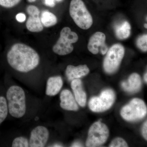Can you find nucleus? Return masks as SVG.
Returning a JSON list of instances; mask_svg holds the SVG:
<instances>
[{
    "mask_svg": "<svg viewBox=\"0 0 147 147\" xmlns=\"http://www.w3.org/2000/svg\"><path fill=\"white\" fill-rule=\"evenodd\" d=\"M30 146L28 140L26 137H19L13 139L12 147H27Z\"/></svg>",
    "mask_w": 147,
    "mask_h": 147,
    "instance_id": "obj_20",
    "label": "nucleus"
},
{
    "mask_svg": "<svg viewBox=\"0 0 147 147\" xmlns=\"http://www.w3.org/2000/svg\"><path fill=\"white\" fill-rule=\"evenodd\" d=\"M142 134L143 137L146 140H147V121L145 122L142 128Z\"/></svg>",
    "mask_w": 147,
    "mask_h": 147,
    "instance_id": "obj_25",
    "label": "nucleus"
},
{
    "mask_svg": "<svg viewBox=\"0 0 147 147\" xmlns=\"http://www.w3.org/2000/svg\"><path fill=\"white\" fill-rule=\"evenodd\" d=\"M16 19L17 21L19 22H24L26 21V16L24 13H18L16 15Z\"/></svg>",
    "mask_w": 147,
    "mask_h": 147,
    "instance_id": "obj_24",
    "label": "nucleus"
},
{
    "mask_svg": "<svg viewBox=\"0 0 147 147\" xmlns=\"http://www.w3.org/2000/svg\"><path fill=\"white\" fill-rule=\"evenodd\" d=\"M69 12L74 23L81 29L88 30L92 26V17L82 0H71Z\"/></svg>",
    "mask_w": 147,
    "mask_h": 147,
    "instance_id": "obj_3",
    "label": "nucleus"
},
{
    "mask_svg": "<svg viewBox=\"0 0 147 147\" xmlns=\"http://www.w3.org/2000/svg\"><path fill=\"white\" fill-rule=\"evenodd\" d=\"M28 1L30 3H33L36 0H28Z\"/></svg>",
    "mask_w": 147,
    "mask_h": 147,
    "instance_id": "obj_29",
    "label": "nucleus"
},
{
    "mask_svg": "<svg viewBox=\"0 0 147 147\" xmlns=\"http://www.w3.org/2000/svg\"><path fill=\"white\" fill-rule=\"evenodd\" d=\"M147 24H144V27H145V28H146V29L147 28Z\"/></svg>",
    "mask_w": 147,
    "mask_h": 147,
    "instance_id": "obj_30",
    "label": "nucleus"
},
{
    "mask_svg": "<svg viewBox=\"0 0 147 147\" xmlns=\"http://www.w3.org/2000/svg\"><path fill=\"white\" fill-rule=\"evenodd\" d=\"M49 130L45 127L39 125L31 132L29 145L31 147H45L49 137Z\"/></svg>",
    "mask_w": 147,
    "mask_h": 147,
    "instance_id": "obj_10",
    "label": "nucleus"
},
{
    "mask_svg": "<svg viewBox=\"0 0 147 147\" xmlns=\"http://www.w3.org/2000/svg\"><path fill=\"white\" fill-rule=\"evenodd\" d=\"M8 112L16 118H21L26 111V96L21 87L13 86L9 87L6 93Z\"/></svg>",
    "mask_w": 147,
    "mask_h": 147,
    "instance_id": "obj_2",
    "label": "nucleus"
},
{
    "mask_svg": "<svg viewBox=\"0 0 147 147\" xmlns=\"http://www.w3.org/2000/svg\"><path fill=\"white\" fill-rule=\"evenodd\" d=\"M142 80L138 74H132L129 77L127 82L122 83L121 86L126 92L131 93L139 91L142 87Z\"/></svg>",
    "mask_w": 147,
    "mask_h": 147,
    "instance_id": "obj_15",
    "label": "nucleus"
},
{
    "mask_svg": "<svg viewBox=\"0 0 147 147\" xmlns=\"http://www.w3.org/2000/svg\"><path fill=\"white\" fill-rule=\"evenodd\" d=\"M89 72V68L86 65L77 66L69 65L66 69L65 74L67 79L71 81L86 76Z\"/></svg>",
    "mask_w": 147,
    "mask_h": 147,
    "instance_id": "obj_14",
    "label": "nucleus"
},
{
    "mask_svg": "<svg viewBox=\"0 0 147 147\" xmlns=\"http://www.w3.org/2000/svg\"><path fill=\"white\" fill-rule=\"evenodd\" d=\"M137 45L143 52L147 51V35L144 34L138 38L137 40Z\"/></svg>",
    "mask_w": 147,
    "mask_h": 147,
    "instance_id": "obj_21",
    "label": "nucleus"
},
{
    "mask_svg": "<svg viewBox=\"0 0 147 147\" xmlns=\"http://www.w3.org/2000/svg\"><path fill=\"white\" fill-rule=\"evenodd\" d=\"M63 81L60 76L50 77L47 80L45 94L50 96H55L60 91Z\"/></svg>",
    "mask_w": 147,
    "mask_h": 147,
    "instance_id": "obj_16",
    "label": "nucleus"
},
{
    "mask_svg": "<svg viewBox=\"0 0 147 147\" xmlns=\"http://www.w3.org/2000/svg\"><path fill=\"white\" fill-rule=\"evenodd\" d=\"M40 19L42 26L47 28L53 26L57 23V16L47 11L42 12Z\"/></svg>",
    "mask_w": 147,
    "mask_h": 147,
    "instance_id": "obj_18",
    "label": "nucleus"
},
{
    "mask_svg": "<svg viewBox=\"0 0 147 147\" xmlns=\"http://www.w3.org/2000/svg\"><path fill=\"white\" fill-rule=\"evenodd\" d=\"M147 73H146L145 74L144 76V81H145V82H146V83H147Z\"/></svg>",
    "mask_w": 147,
    "mask_h": 147,
    "instance_id": "obj_28",
    "label": "nucleus"
},
{
    "mask_svg": "<svg viewBox=\"0 0 147 147\" xmlns=\"http://www.w3.org/2000/svg\"><path fill=\"white\" fill-rule=\"evenodd\" d=\"M128 145L126 142L122 138H117L114 139L109 145L111 147H128Z\"/></svg>",
    "mask_w": 147,
    "mask_h": 147,
    "instance_id": "obj_22",
    "label": "nucleus"
},
{
    "mask_svg": "<svg viewBox=\"0 0 147 147\" xmlns=\"http://www.w3.org/2000/svg\"><path fill=\"white\" fill-rule=\"evenodd\" d=\"M21 0H0V5L5 8H11L15 6Z\"/></svg>",
    "mask_w": 147,
    "mask_h": 147,
    "instance_id": "obj_23",
    "label": "nucleus"
},
{
    "mask_svg": "<svg viewBox=\"0 0 147 147\" xmlns=\"http://www.w3.org/2000/svg\"><path fill=\"white\" fill-rule=\"evenodd\" d=\"M72 147H82V144H81L79 142H76V143H74L72 146Z\"/></svg>",
    "mask_w": 147,
    "mask_h": 147,
    "instance_id": "obj_27",
    "label": "nucleus"
},
{
    "mask_svg": "<svg viewBox=\"0 0 147 147\" xmlns=\"http://www.w3.org/2000/svg\"><path fill=\"white\" fill-rule=\"evenodd\" d=\"M131 26L127 21H125L115 27L116 36L119 39H126L130 36Z\"/></svg>",
    "mask_w": 147,
    "mask_h": 147,
    "instance_id": "obj_17",
    "label": "nucleus"
},
{
    "mask_svg": "<svg viewBox=\"0 0 147 147\" xmlns=\"http://www.w3.org/2000/svg\"><path fill=\"white\" fill-rule=\"evenodd\" d=\"M61 108L68 111H76L79 109L77 102L71 92L68 90H64L60 94Z\"/></svg>",
    "mask_w": 147,
    "mask_h": 147,
    "instance_id": "obj_12",
    "label": "nucleus"
},
{
    "mask_svg": "<svg viewBox=\"0 0 147 147\" xmlns=\"http://www.w3.org/2000/svg\"><path fill=\"white\" fill-rule=\"evenodd\" d=\"M7 59L12 68L24 73L36 68L40 60L38 53L34 49L21 43H16L11 46L7 53Z\"/></svg>",
    "mask_w": 147,
    "mask_h": 147,
    "instance_id": "obj_1",
    "label": "nucleus"
},
{
    "mask_svg": "<svg viewBox=\"0 0 147 147\" xmlns=\"http://www.w3.org/2000/svg\"><path fill=\"white\" fill-rule=\"evenodd\" d=\"M147 109L145 102L142 99L135 98L124 106L121 115L125 120L135 121L144 118L147 115Z\"/></svg>",
    "mask_w": 147,
    "mask_h": 147,
    "instance_id": "obj_6",
    "label": "nucleus"
},
{
    "mask_svg": "<svg viewBox=\"0 0 147 147\" xmlns=\"http://www.w3.org/2000/svg\"><path fill=\"white\" fill-rule=\"evenodd\" d=\"M100 121L96 122L90 127L86 142L87 147L99 146L107 141L109 136V129Z\"/></svg>",
    "mask_w": 147,
    "mask_h": 147,
    "instance_id": "obj_7",
    "label": "nucleus"
},
{
    "mask_svg": "<svg viewBox=\"0 0 147 147\" xmlns=\"http://www.w3.org/2000/svg\"><path fill=\"white\" fill-rule=\"evenodd\" d=\"M71 86L76 102L82 107H85L86 103V94L83 88L82 81L79 79H74L71 81Z\"/></svg>",
    "mask_w": 147,
    "mask_h": 147,
    "instance_id": "obj_13",
    "label": "nucleus"
},
{
    "mask_svg": "<svg viewBox=\"0 0 147 147\" xmlns=\"http://www.w3.org/2000/svg\"><path fill=\"white\" fill-rule=\"evenodd\" d=\"M125 54V48L120 44L113 45L107 52L104 61L103 68L106 73L111 74L119 68Z\"/></svg>",
    "mask_w": 147,
    "mask_h": 147,
    "instance_id": "obj_5",
    "label": "nucleus"
},
{
    "mask_svg": "<svg viewBox=\"0 0 147 147\" xmlns=\"http://www.w3.org/2000/svg\"><path fill=\"white\" fill-rule=\"evenodd\" d=\"M106 36L101 32H96L90 38L88 43L89 51L94 55H97L100 51L102 55L108 52V46L105 44Z\"/></svg>",
    "mask_w": 147,
    "mask_h": 147,
    "instance_id": "obj_9",
    "label": "nucleus"
},
{
    "mask_svg": "<svg viewBox=\"0 0 147 147\" xmlns=\"http://www.w3.org/2000/svg\"><path fill=\"white\" fill-rule=\"evenodd\" d=\"M115 98V94L114 91L111 89L105 90L99 96L91 98L89 106L93 112L101 113L110 109L114 104Z\"/></svg>",
    "mask_w": 147,
    "mask_h": 147,
    "instance_id": "obj_8",
    "label": "nucleus"
},
{
    "mask_svg": "<svg viewBox=\"0 0 147 147\" xmlns=\"http://www.w3.org/2000/svg\"><path fill=\"white\" fill-rule=\"evenodd\" d=\"M8 113V107L6 99L3 96H0V125L6 118Z\"/></svg>",
    "mask_w": 147,
    "mask_h": 147,
    "instance_id": "obj_19",
    "label": "nucleus"
},
{
    "mask_svg": "<svg viewBox=\"0 0 147 147\" xmlns=\"http://www.w3.org/2000/svg\"><path fill=\"white\" fill-rule=\"evenodd\" d=\"M27 12L29 17L26 24V26L29 31L32 32H39L43 29L40 18V11L36 6L30 5L27 7Z\"/></svg>",
    "mask_w": 147,
    "mask_h": 147,
    "instance_id": "obj_11",
    "label": "nucleus"
},
{
    "mask_svg": "<svg viewBox=\"0 0 147 147\" xmlns=\"http://www.w3.org/2000/svg\"><path fill=\"white\" fill-rule=\"evenodd\" d=\"M78 39L76 32L71 31L69 27H64L61 31L59 38L53 47V51L61 56L68 55L73 51L72 43L77 42Z\"/></svg>",
    "mask_w": 147,
    "mask_h": 147,
    "instance_id": "obj_4",
    "label": "nucleus"
},
{
    "mask_svg": "<svg viewBox=\"0 0 147 147\" xmlns=\"http://www.w3.org/2000/svg\"><path fill=\"white\" fill-rule=\"evenodd\" d=\"M55 1H61V0H45V5L47 6L50 7H54L55 5Z\"/></svg>",
    "mask_w": 147,
    "mask_h": 147,
    "instance_id": "obj_26",
    "label": "nucleus"
}]
</instances>
